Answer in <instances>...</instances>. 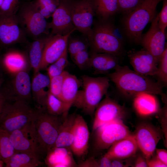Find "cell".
Returning a JSON list of instances; mask_svg holds the SVG:
<instances>
[{
	"instance_id": "1",
	"label": "cell",
	"mask_w": 167,
	"mask_h": 167,
	"mask_svg": "<svg viewBox=\"0 0 167 167\" xmlns=\"http://www.w3.org/2000/svg\"><path fill=\"white\" fill-rule=\"evenodd\" d=\"M107 76L126 96L134 97L142 93L158 95L161 96L163 102L166 103V95L163 91L164 86L161 83L137 73L127 66H119Z\"/></svg>"
},
{
	"instance_id": "2",
	"label": "cell",
	"mask_w": 167,
	"mask_h": 167,
	"mask_svg": "<svg viewBox=\"0 0 167 167\" xmlns=\"http://www.w3.org/2000/svg\"><path fill=\"white\" fill-rule=\"evenodd\" d=\"M93 26L87 36L91 53H107L118 57L124 52L123 38L118 28L109 20L94 21Z\"/></svg>"
},
{
	"instance_id": "3",
	"label": "cell",
	"mask_w": 167,
	"mask_h": 167,
	"mask_svg": "<svg viewBox=\"0 0 167 167\" xmlns=\"http://www.w3.org/2000/svg\"><path fill=\"white\" fill-rule=\"evenodd\" d=\"M107 76H82L83 88L79 90L73 105L92 117L103 96L107 93L109 85Z\"/></svg>"
},
{
	"instance_id": "4",
	"label": "cell",
	"mask_w": 167,
	"mask_h": 167,
	"mask_svg": "<svg viewBox=\"0 0 167 167\" xmlns=\"http://www.w3.org/2000/svg\"><path fill=\"white\" fill-rule=\"evenodd\" d=\"M36 112L30 103L9 96L0 115V128L10 134L32 121Z\"/></svg>"
},
{
	"instance_id": "5",
	"label": "cell",
	"mask_w": 167,
	"mask_h": 167,
	"mask_svg": "<svg viewBox=\"0 0 167 167\" xmlns=\"http://www.w3.org/2000/svg\"><path fill=\"white\" fill-rule=\"evenodd\" d=\"M162 0H143L135 10L125 15L123 20L126 36L136 44H140L142 32L156 17V7Z\"/></svg>"
},
{
	"instance_id": "6",
	"label": "cell",
	"mask_w": 167,
	"mask_h": 167,
	"mask_svg": "<svg viewBox=\"0 0 167 167\" xmlns=\"http://www.w3.org/2000/svg\"><path fill=\"white\" fill-rule=\"evenodd\" d=\"M32 121L36 133L41 154L47 155L54 145L60 131L64 118L48 113L44 108L36 109Z\"/></svg>"
},
{
	"instance_id": "7",
	"label": "cell",
	"mask_w": 167,
	"mask_h": 167,
	"mask_svg": "<svg viewBox=\"0 0 167 167\" xmlns=\"http://www.w3.org/2000/svg\"><path fill=\"white\" fill-rule=\"evenodd\" d=\"M16 14L19 24L26 34L34 39L49 35L48 23L33 2L23 4Z\"/></svg>"
},
{
	"instance_id": "8",
	"label": "cell",
	"mask_w": 167,
	"mask_h": 167,
	"mask_svg": "<svg viewBox=\"0 0 167 167\" xmlns=\"http://www.w3.org/2000/svg\"><path fill=\"white\" fill-rule=\"evenodd\" d=\"M93 134V148L98 152L108 149L115 143L132 135L122 119L103 125Z\"/></svg>"
},
{
	"instance_id": "9",
	"label": "cell",
	"mask_w": 167,
	"mask_h": 167,
	"mask_svg": "<svg viewBox=\"0 0 167 167\" xmlns=\"http://www.w3.org/2000/svg\"><path fill=\"white\" fill-rule=\"evenodd\" d=\"M71 10L76 30L87 37L96 15L94 0H71Z\"/></svg>"
},
{
	"instance_id": "10",
	"label": "cell",
	"mask_w": 167,
	"mask_h": 167,
	"mask_svg": "<svg viewBox=\"0 0 167 167\" xmlns=\"http://www.w3.org/2000/svg\"><path fill=\"white\" fill-rule=\"evenodd\" d=\"M10 139L15 152L27 153L40 159L41 155L32 121L10 133Z\"/></svg>"
},
{
	"instance_id": "11",
	"label": "cell",
	"mask_w": 167,
	"mask_h": 167,
	"mask_svg": "<svg viewBox=\"0 0 167 167\" xmlns=\"http://www.w3.org/2000/svg\"><path fill=\"white\" fill-rule=\"evenodd\" d=\"M95 111L92 133L101 126L122 119L125 115L126 111L123 106L111 98L107 93Z\"/></svg>"
},
{
	"instance_id": "12",
	"label": "cell",
	"mask_w": 167,
	"mask_h": 167,
	"mask_svg": "<svg viewBox=\"0 0 167 167\" xmlns=\"http://www.w3.org/2000/svg\"><path fill=\"white\" fill-rule=\"evenodd\" d=\"M26 33L21 27L16 14L0 15V44L8 46L26 42Z\"/></svg>"
},
{
	"instance_id": "13",
	"label": "cell",
	"mask_w": 167,
	"mask_h": 167,
	"mask_svg": "<svg viewBox=\"0 0 167 167\" xmlns=\"http://www.w3.org/2000/svg\"><path fill=\"white\" fill-rule=\"evenodd\" d=\"M133 135L138 148L148 160L153 156L156 146L161 138L160 131L150 124L143 123L137 127Z\"/></svg>"
},
{
	"instance_id": "14",
	"label": "cell",
	"mask_w": 167,
	"mask_h": 167,
	"mask_svg": "<svg viewBox=\"0 0 167 167\" xmlns=\"http://www.w3.org/2000/svg\"><path fill=\"white\" fill-rule=\"evenodd\" d=\"M52 17V21L48 23L51 34L64 35L76 30L72 19L71 0H60Z\"/></svg>"
},
{
	"instance_id": "15",
	"label": "cell",
	"mask_w": 167,
	"mask_h": 167,
	"mask_svg": "<svg viewBox=\"0 0 167 167\" xmlns=\"http://www.w3.org/2000/svg\"><path fill=\"white\" fill-rule=\"evenodd\" d=\"M159 13L151 22L148 31L142 35L140 44L152 54L157 61L167 47L165 33L162 32L158 25Z\"/></svg>"
},
{
	"instance_id": "16",
	"label": "cell",
	"mask_w": 167,
	"mask_h": 167,
	"mask_svg": "<svg viewBox=\"0 0 167 167\" xmlns=\"http://www.w3.org/2000/svg\"><path fill=\"white\" fill-rule=\"evenodd\" d=\"M73 32L62 35L49 34L44 45L40 71L46 69L58 59L67 48L69 36Z\"/></svg>"
},
{
	"instance_id": "17",
	"label": "cell",
	"mask_w": 167,
	"mask_h": 167,
	"mask_svg": "<svg viewBox=\"0 0 167 167\" xmlns=\"http://www.w3.org/2000/svg\"><path fill=\"white\" fill-rule=\"evenodd\" d=\"M127 56L134 71L144 76H155L158 62L148 51L144 48L131 50L128 52Z\"/></svg>"
},
{
	"instance_id": "18",
	"label": "cell",
	"mask_w": 167,
	"mask_h": 167,
	"mask_svg": "<svg viewBox=\"0 0 167 167\" xmlns=\"http://www.w3.org/2000/svg\"><path fill=\"white\" fill-rule=\"evenodd\" d=\"M90 133L87 124L83 117L76 114L73 141L70 147L73 154L82 158L87 154Z\"/></svg>"
},
{
	"instance_id": "19",
	"label": "cell",
	"mask_w": 167,
	"mask_h": 167,
	"mask_svg": "<svg viewBox=\"0 0 167 167\" xmlns=\"http://www.w3.org/2000/svg\"><path fill=\"white\" fill-rule=\"evenodd\" d=\"M12 92L10 95L30 103L32 97L31 82L26 70L14 74L12 83Z\"/></svg>"
},
{
	"instance_id": "20",
	"label": "cell",
	"mask_w": 167,
	"mask_h": 167,
	"mask_svg": "<svg viewBox=\"0 0 167 167\" xmlns=\"http://www.w3.org/2000/svg\"><path fill=\"white\" fill-rule=\"evenodd\" d=\"M50 78L40 71L34 74L31 82L32 97L36 103L37 109L44 108L49 91Z\"/></svg>"
},
{
	"instance_id": "21",
	"label": "cell",
	"mask_w": 167,
	"mask_h": 167,
	"mask_svg": "<svg viewBox=\"0 0 167 167\" xmlns=\"http://www.w3.org/2000/svg\"><path fill=\"white\" fill-rule=\"evenodd\" d=\"M138 148L133 135L113 144L105 153L110 159H124L133 156Z\"/></svg>"
},
{
	"instance_id": "22",
	"label": "cell",
	"mask_w": 167,
	"mask_h": 167,
	"mask_svg": "<svg viewBox=\"0 0 167 167\" xmlns=\"http://www.w3.org/2000/svg\"><path fill=\"white\" fill-rule=\"evenodd\" d=\"M73 154L70 148H51L46 155L47 163L49 165L53 167H78Z\"/></svg>"
},
{
	"instance_id": "23",
	"label": "cell",
	"mask_w": 167,
	"mask_h": 167,
	"mask_svg": "<svg viewBox=\"0 0 167 167\" xmlns=\"http://www.w3.org/2000/svg\"><path fill=\"white\" fill-rule=\"evenodd\" d=\"M90 54V67L98 74L108 73L115 70L119 66V57L107 53Z\"/></svg>"
},
{
	"instance_id": "24",
	"label": "cell",
	"mask_w": 167,
	"mask_h": 167,
	"mask_svg": "<svg viewBox=\"0 0 167 167\" xmlns=\"http://www.w3.org/2000/svg\"><path fill=\"white\" fill-rule=\"evenodd\" d=\"M82 85V81L75 75L68 72L64 79L62 90V97L65 103L66 107V116L76 98L80 87Z\"/></svg>"
},
{
	"instance_id": "25",
	"label": "cell",
	"mask_w": 167,
	"mask_h": 167,
	"mask_svg": "<svg viewBox=\"0 0 167 167\" xmlns=\"http://www.w3.org/2000/svg\"><path fill=\"white\" fill-rule=\"evenodd\" d=\"M76 114V113L74 112L68 114L66 117L63 118V122L60 131L51 148L62 147L70 148L74 137Z\"/></svg>"
},
{
	"instance_id": "26",
	"label": "cell",
	"mask_w": 167,
	"mask_h": 167,
	"mask_svg": "<svg viewBox=\"0 0 167 167\" xmlns=\"http://www.w3.org/2000/svg\"><path fill=\"white\" fill-rule=\"evenodd\" d=\"M134 97V108L140 115L148 116L158 111L159 104L154 95L142 93L136 95Z\"/></svg>"
},
{
	"instance_id": "27",
	"label": "cell",
	"mask_w": 167,
	"mask_h": 167,
	"mask_svg": "<svg viewBox=\"0 0 167 167\" xmlns=\"http://www.w3.org/2000/svg\"><path fill=\"white\" fill-rule=\"evenodd\" d=\"M49 35L34 39L30 44L28 49L29 62L33 70L34 74L40 71L44 45Z\"/></svg>"
},
{
	"instance_id": "28",
	"label": "cell",
	"mask_w": 167,
	"mask_h": 167,
	"mask_svg": "<svg viewBox=\"0 0 167 167\" xmlns=\"http://www.w3.org/2000/svg\"><path fill=\"white\" fill-rule=\"evenodd\" d=\"M4 162L6 167H36L43 163L40 159L32 155L16 152Z\"/></svg>"
},
{
	"instance_id": "29",
	"label": "cell",
	"mask_w": 167,
	"mask_h": 167,
	"mask_svg": "<svg viewBox=\"0 0 167 167\" xmlns=\"http://www.w3.org/2000/svg\"><path fill=\"white\" fill-rule=\"evenodd\" d=\"M3 62L8 71L14 74L21 70H27L28 62L26 57L18 52H8L4 56Z\"/></svg>"
},
{
	"instance_id": "30",
	"label": "cell",
	"mask_w": 167,
	"mask_h": 167,
	"mask_svg": "<svg viewBox=\"0 0 167 167\" xmlns=\"http://www.w3.org/2000/svg\"><path fill=\"white\" fill-rule=\"evenodd\" d=\"M96 15L106 20L119 11L117 0H94Z\"/></svg>"
},
{
	"instance_id": "31",
	"label": "cell",
	"mask_w": 167,
	"mask_h": 167,
	"mask_svg": "<svg viewBox=\"0 0 167 167\" xmlns=\"http://www.w3.org/2000/svg\"><path fill=\"white\" fill-rule=\"evenodd\" d=\"M44 109L49 113L55 116H66V105L65 102L49 91L46 99Z\"/></svg>"
},
{
	"instance_id": "32",
	"label": "cell",
	"mask_w": 167,
	"mask_h": 167,
	"mask_svg": "<svg viewBox=\"0 0 167 167\" xmlns=\"http://www.w3.org/2000/svg\"><path fill=\"white\" fill-rule=\"evenodd\" d=\"M71 35L68 39L67 50L71 58L77 53L88 50L89 45L86 36L85 38L74 37L71 36Z\"/></svg>"
},
{
	"instance_id": "33",
	"label": "cell",
	"mask_w": 167,
	"mask_h": 167,
	"mask_svg": "<svg viewBox=\"0 0 167 167\" xmlns=\"http://www.w3.org/2000/svg\"><path fill=\"white\" fill-rule=\"evenodd\" d=\"M15 152L10 140V134L0 128V158L4 161Z\"/></svg>"
},
{
	"instance_id": "34",
	"label": "cell",
	"mask_w": 167,
	"mask_h": 167,
	"mask_svg": "<svg viewBox=\"0 0 167 167\" xmlns=\"http://www.w3.org/2000/svg\"><path fill=\"white\" fill-rule=\"evenodd\" d=\"M68 63L67 48L62 55L46 69L49 78L61 74Z\"/></svg>"
},
{
	"instance_id": "35",
	"label": "cell",
	"mask_w": 167,
	"mask_h": 167,
	"mask_svg": "<svg viewBox=\"0 0 167 167\" xmlns=\"http://www.w3.org/2000/svg\"><path fill=\"white\" fill-rule=\"evenodd\" d=\"M157 81L163 86L166 87L167 84V48L166 47L161 56L158 62L157 70L155 75Z\"/></svg>"
},
{
	"instance_id": "36",
	"label": "cell",
	"mask_w": 167,
	"mask_h": 167,
	"mask_svg": "<svg viewBox=\"0 0 167 167\" xmlns=\"http://www.w3.org/2000/svg\"><path fill=\"white\" fill-rule=\"evenodd\" d=\"M68 73L67 71H64L61 74L50 78L49 92L62 101V87L64 79Z\"/></svg>"
},
{
	"instance_id": "37",
	"label": "cell",
	"mask_w": 167,
	"mask_h": 167,
	"mask_svg": "<svg viewBox=\"0 0 167 167\" xmlns=\"http://www.w3.org/2000/svg\"><path fill=\"white\" fill-rule=\"evenodd\" d=\"M78 68L84 70L90 67V54L88 50L80 52L71 58Z\"/></svg>"
},
{
	"instance_id": "38",
	"label": "cell",
	"mask_w": 167,
	"mask_h": 167,
	"mask_svg": "<svg viewBox=\"0 0 167 167\" xmlns=\"http://www.w3.org/2000/svg\"><path fill=\"white\" fill-rule=\"evenodd\" d=\"M19 0H3L0 6V15H11L16 14Z\"/></svg>"
},
{
	"instance_id": "39",
	"label": "cell",
	"mask_w": 167,
	"mask_h": 167,
	"mask_svg": "<svg viewBox=\"0 0 167 167\" xmlns=\"http://www.w3.org/2000/svg\"><path fill=\"white\" fill-rule=\"evenodd\" d=\"M119 11L125 15L132 11L136 8L143 0H117Z\"/></svg>"
},
{
	"instance_id": "40",
	"label": "cell",
	"mask_w": 167,
	"mask_h": 167,
	"mask_svg": "<svg viewBox=\"0 0 167 167\" xmlns=\"http://www.w3.org/2000/svg\"><path fill=\"white\" fill-rule=\"evenodd\" d=\"M60 0H36L33 3L37 7H44L52 14L60 4Z\"/></svg>"
},
{
	"instance_id": "41",
	"label": "cell",
	"mask_w": 167,
	"mask_h": 167,
	"mask_svg": "<svg viewBox=\"0 0 167 167\" xmlns=\"http://www.w3.org/2000/svg\"><path fill=\"white\" fill-rule=\"evenodd\" d=\"M162 0V7L159 13L158 25L162 32L165 33V30L167 26V0Z\"/></svg>"
},
{
	"instance_id": "42",
	"label": "cell",
	"mask_w": 167,
	"mask_h": 167,
	"mask_svg": "<svg viewBox=\"0 0 167 167\" xmlns=\"http://www.w3.org/2000/svg\"><path fill=\"white\" fill-rule=\"evenodd\" d=\"M78 167H99V166L97 160L92 156L81 161L78 164Z\"/></svg>"
},
{
	"instance_id": "43",
	"label": "cell",
	"mask_w": 167,
	"mask_h": 167,
	"mask_svg": "<svg viewBox=\"0 0 167 167\" xmlns=\"http://www.w3.org/2000/svg\"><path fill=\"white\" fill-rule=\"evenodd\" d=\"M149 167H166L167 165L162 162L157 156L151 157L147 160Z\"/></svg>"
},
{
	"instance_id": "44",
	"label": "cell",
	"mask_w": 167,
	"mask_h": 167,
	"mask_svg": "<svg viewBox=\"0 0 167 167\" xmlns=\"http://www.w3.org/2000/svg\"><path fill=\"white\" fill-rule=\"evenodd\" d=\"M99 167H111L112 160L106 154L97 160Z\"/></svg>"
},
{
	"instance_id": "45",
	"label": "cell",
	"mask_w": 167,
	"mask_h": 167,
	"mask_svg": "<svg viewBox=\"0 0 167 167\" xmlns=\"http://www.w3.org/2000/svg\"><path fill=\"white\" fill-rule=\"evenodd\" d=\"M156 156L162 162L167 165V151L165 149L156 148Z\"/></svg>"
},
{
	"instance_id": "46",
	"label": "cell",
	"mask_w": 167,
	"mask_h": 167,
	"mask_svg": "<svg viewBox=\"0 0 167 167\" xmlns=\"http://www.w3.org/2000/svg\"><path fill=\"white\" fill-rule=\"evenodd\" d=\"M133 167H148V164L147 160L144 156H138L137 158Z\"/></svg>"
},
{
	"instance_id": "47",
	"label": "cell",
	"mask_w": 167,
	"mask_h": 167,
	"mask_svg": "<svg viewBox=\"0 0 167 167\" xmlns=\"http://www.w3.org/2000/svg\"><path fill=\"white\" fill-rule=\"evenodd\" d=\"M9 92L0 90V115L4 104L9 95Z\"/></svg>"
},
{
	"instance_id": "48",
	"label": "cell",
	"mask_w": 167,
	"mask_h": 167,
	"mask_svg": "<svg viewBox=\"0 0 167 167\" xmlns=\"http://www.w3.org/2000/svg\"><path fill=\"white\" fill-rule=\"evenodd\" d=\"M123 160L118 159H112V167H125L131 165L130 163L126 162Z\"/></svg>"
},
{
	"instance_id": "49",
	"label": "cell",
	"mask_w": 167,
	"mask_h": 167,
	"mask_svg": "<svg viewBox=\"0 0 167 167\" xmlns=\"http://www.w3.org/2000/svg\"><path fill=\"white\" fill-rule=\"evenodd\" d=\"M37 8L40 13L45 19H48L52 16V14L45 7H40Z\"/></svg>"
},
{
	"instance_id": "50",
	"label": "cell",
	"mask_w": 167,
	"mask_h": 167,
	"mask_svg": "<svg viewBox=\"0 0 167 167\" xmlns=\"http://www.w3.org/2000/svg\"><path fill=\"white\" fill-rule=\"evenodd\" d=\"M4 163V161L0 158V167H3Z\"/></svg>"
},
{
	"instance_id": "51",
	"label": "cell",
	"mask_w": 167,
	"mask_h": 167,
	"mask_svg": "<svg viewBox=\"0 0 167 167\" xmlns=\"http://www.w3.org/2000/svg\"><path fill=\"white\" fill-rule=\"evenodd\" d=\"M3 79L1 78H0V90H1V87L3 82Z\"/></svg>"
},
{
	"instance_id": "52",
	"label": "cell",
	"mask_w": 167,
	"mask_h": 167,
	"mask_svg": "<svg viewBox=\"0 0 167 167\" xmlns=\"http://www.w3.org/2000/svg\"><path fill=\"white\" fill-rule=\"evenodd\" d=\"M3 0H0V6L2 5L3 2Z\"/></svg>"
}]
</instances>
